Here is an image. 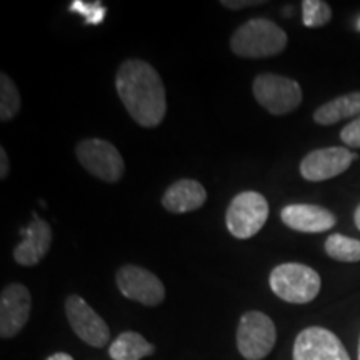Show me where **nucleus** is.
Wrapping results in <instances>:
<instances>
[{
    "mask_svg": "<svg viewBox=\"0 0 360 360\" xmlns=\"http://www.w3.org/2000/svg\"><path fill=\"white\" fill-rule=\"evenodd\" d=\"M354 222H355V227H357L359 231H360V204H359V207H357V209H355V212H354Z\"/></svg>",
    "mask_w": 360,
    "mask_h": 360,
    "instance_id": "obj_26",
    "label": "nucleus"
},
{
    "mask_svg": "<svg viewBox=\"0 0 360 360\" xmlns=\"http://www.w3.org/2000/svg\"><path fill=\"white\" fill-rule=\"evenodd\" d=\"M285 30L276 22L260 17L247 20L231 37V51L244 58L274 57L287 47Z\"/></svg>",
    "mask_w": 360,
    "mask_h": 360,
    "instance_id": "obj_2",
    "label": "nucleus"
},
{
    "mask_svg": "<svg viewBox=\"0 0 360 360\" xmlns=\"http://www.w3.org/2000/svg\"><path fill=\"white\" fill-rule=\"evenodd\" d=\"M20 110V94L7 74L0 75V120L8 122Z\"/></svg>",
    "mask_w": 360,
    "mask_h": 360,
    "instance_id": "obj_19",
    "label": "nucleus"
},
{
    "mask_svg": "<svg viewBox=\"0 0 360 360\" xmlns=\"http://www.w3.org/2000/svg\"><path fill=\"white\" fill-rule=\"evenodd\" d=\"M281 219L292 231L302 233L327 232L337 224L335 215L330 210L314 204H292L283 207Z\"/></svg>",
    "mask_w": 360,
    "mask_h": 360,
    "instance_id": "obj_13",
    "label": "nucleus"
},
{
    "mask_svg": "<svg viewBox=\"0 0 360 360\" xmlns=\"http://www.w3.org/2000/svg\"><path fill=\"white\" fill-rule=\"evenodd\" d=\"M70 11L84 15L85 22H89V24H101L103 20V15H105V7H102L101 2L90 4L75 0V2L70 4Z\"/></svg>",
    "mask_w": 360,
    "mask_h": 360,
    "instance_id": "obj_21",
    "label": "nucleus"
},
{
    "mask_svg": "<svg viewBox=\"0 0 360 360\" xmlns=\"http://www.w3.org/2000/svg\"><path fill=\"white\" fill-rule=\"evenodd\" d=\"M332 20V8L322 0H304L302 2V22L305 27L317 29L327 25Z\"/></svg>",
    "mask_w": 360,
    "mask_h": 360,
    "instance_id": "obj_20",
    "label": "nucleus"
},
{
    "mask_svg": "<svg viewBox=\"0 0 360 360\" xmlns=\"http://www.w3.org/2000/svg\"><path fill=\"white\" fill-rule=\"evenodd\" d=\"M359 360H360V340H359Z\"/></svg>",
    "mask_w": 360,
    "mask_h": 360,
    "instance_id": "obj_27",
    "label": "nucleus"
},
{
    "mask_svg": "<svg viewBox=\"0 0 360 360\" xmlns=\"http://www.w3.org/2000/svg\"><path fill=\"white\" fill-rule=\"evenodd\" d=\"M269 219V202L262 193L240 192L233 197L225 214V225L236 238L245 240L260 232Z\"/></svg>",
    "mask_w": 360,
    "mask_h": 360,
    "instance_id": "obj_5",
    "label": "nucleus"
},
{
    "mask_svg": "<svg viewBox=\"0 0 360 360\" xmlns=\"http://www.w3.org/2000/svg\"><path fill=\"white\" fill-rule=\"evenodd\" d=\"M294 360H350L347 349L334 332L326 327H307L295 337Z\"/></svg>",
    "mask_w": 360,
    "mask_h": 360,
    "instance_id": "obj_10",
    "label": "nucleus"
},
{
    "mask_svg": "<svg viewBox=\"0 0 360 360\" xmlns=\"http://www.w3.org/2000/svg\"><path fill=\"white\" fill-rule=\"evenodd\" d=\"M8 155L6 152V148L0 147V179H6L8 175V170H11V167H8Z\"/></svg>",
    "mask_w": 360,
    "mask_h": 360,
    "instance_id": "obj_24",
    "label": "nucleus"
},
{
    "mask_svg": "<svg viewBox=\"0 0 360 360\" xmlns=\"http://www.w3.org/2000/svg\"><path fill=\"white\" fill-rule=\"evenodd\" d=\"M224 7L232 8V11H237V8H244V7H254V6H262V0H222Z\"/></svg>",
    "mask_w": 360,
    "mask_h": 360,
    "instance_id": "obj_23",
    "label": "nucleus"
},
{
    "mask_svg": "<svg viewBox=\"0 0 360 360\" xmlns=\"http://www.w3.org/2000/svg\"><path fill=\"white\" fill-rule=\"evenodd\" d=\"M277 342V328L272 319L260 310H250L237 326V349L247 360H264Z\"/></svg>",
    "mask_w": 360,
    "mask_h": 360,
    "instance_id": "obj_4",
    "label": "nucleus"
},
{
    "mask_svg": "<svg viewBox=\"0 0 360 360\" xmlns=\"http://www.w3.org/2000/svg\"><path fill=\"white\" fill-rule=\"evenodd\" d=\"M326 252L339 262H360V240L342 233H332L326 240Z\"/></svg>",
    "mask_w": 360,
    "mask_h": 360,
    "instance_id": "obj_18",
    "label": "nucleus"
},
{
    "mask_svg": "<svg viewBox=\"0 0 360 360\" xmlns=\"http://www.w3.org/2000/svg\"><path fill=\"white\" fill-rule=\"evenodd\" d=\"M75 154L80 165L90 175L103 182H119L125 172V164L119 148L103 139H85L79 142Z\"/></svg>",
    "mask_w": 360,
    "mask_h": 360,
    "instance_id": "obj_7",
    "label": "nucleus"
},
{
    "mask_svg": "<svg viewBox=\"0 0 360 360\" xmlns=\"http://www.w3.org/2000/svg\"><path fill=\"white\" fill-rule=\"evenodd\" d=\"M254 97L269 114L285 115L302 103V87L294 79L278 74H260L255 77Z\"/></svg>",
    "mask_w": 360,
    "mask_h": 360,
    "instance_id": "obj_6",
    "label": "nucleus"
},
{
    "mask_svg": "<svg viewBox=\"0 0 360 360\" xmlns=\"http://www.w3.org/2000/svg\"><path fill=\"white\" fill-rule=\"evenodd\" d=\"M115 89L129 115L141 127H159L167 114V97L159 72L141 58H129L120 64Z\"/></svg>",
    "mask_w": 360,
    "mask_h": 360,
    "instance_id": "obj_1",
    "label": "nucleus"
},
{
    "mask_svg": "<svg viewBox=\"0 0 360 360\" xmlns=\"http://www.w3.org/2000/svg\"><path fill=\"white\" fill-rule=\"evenodd\" d=\"M155 352L154 345L139 332H122L112 342L109 355L112 360H142Z\"/></svg>",
    "mask_w": 360,
    "mask_h": 360,
    "instance_id": "obj_17",
    "label": "nucleus"
},
{
    "mask_svg": "<svg viewBox=\"0 0 360 360\" xmlns=\"http://www.w3.org/2000/svg\"><path fill=\"white\" fill-rule=\"evenodd\" d=\"M52 244L51 225L34 214V220L24 232V240L13 250V259L24 267H34L49 254Z\"/></svg>",
    "mask_w": 360,
    "mask_h": 360,
    "instance_id": "obj_14",
    "label": "nucleus"
},
{
    "mask_svg": "<svg viewBox=\"0 0 360 360\" xmlns=\"http://www.w3.org/2000/svg\"><path fill=\"white\" fill-rule=\"evenodd\" d=\"M115 282L120 294L147 307H157L165 299V287L160 278L139 265H122L117 270Z\"/></svg>",
    "mask_w": 360,
    "mask_h": 360,
    "instance_id": "obj_8",
    "label": "nucleus"
},
{
    "mask_svg": "<svg viewBox=\"0 0 360 360\" xmlns=\"http://www.w3.org/2000/svg\"><path fill=\"white\" fill-rule=\"evenodd\" d=\"M347 147H326L309 152L300 162V175L309 182H323L344 174L357 160Z\"/></svg>",
    "mask_w": 360,
    "mask_h": 360,
    "instance_id": "obj_11",
    "label": "nucleus"
},
{
    "mask_svg": "<svg viewBox=\"0 0 360 360\" xmlns=\"http://www.w3.org/2000/svg\"><path fill=\"white\" fill-rule=\"evenodd\" d=\"M32 297L22 283H8L0 295V335L12 339L29 322Z\"/></svg>",
    "mask_w": 360,
    "mask_h": 360,
    "instance_id": "obj_12",
    "label": "nucleus"
},
{
    "mask_svg": "<svg viewBox=\"0 0 360 360\" xmlns=\"http://www.w3.org/2000/svg\"><path fill=\"white\" fill-rule=\"evenodd\" d=\"M47 360H74V357L65 352H57V354H52Z\"/></svg>",
    "mask_w": 360,
    "mask_h": 360,
    "instance_id": "obj_25",
    "label": "nucleus"
},
{
    "mask_svg": "<svg viewBox=\"0 0 360 360\" xmlns=\"http://www.w3.org/2000/svg\"><path fill=\"white\" fill-rule=\"evenodd\" d=\"M360 117V92H350L323 103L314 112V120L319 125H334L345 119Z\"/></svg>",
    "mask_w": 360,
    "mask_h": 360,
    "instance_id": "obj_16",
    "label": "nucleus"
},
{
    "mask_svg": "<svg viewBox=\"0 0 360 360\" xmlns=\"http://www.w3.org/2000/svg\"><path fill=\"white\" fill-rule=\"evenodd\" d=\"M205 200L207 192L200 182L192 179H180L165 191L162 205L167 212L187 214L199 210Z\"/></svg>",
    "mask_w": 360,
    "mask_h": 360,
    "instance_id": "obj_15",
    "label": "nucleus"
},
{
    "mask_svg": "<svg viewBox=\"0 0 360 360\" xmlns=\"http://www.w3.org/2000/svg\"><path fill=\"white\" fill-rule=\"evenodd\" d=\"M270 289L278 299L289 304H309L319 295L321 276L312 267L299 262L277 265L270 272Z\"/></svg>",
    "mask_w": 360,
    "mask_h": 360,
    "instance_id": "obj_3",
    "label": "nucleus"
},
{
    "mask_svg": "<svg viewBox=\"0 0 360 360\" xmlns=\"http://www.w3.org/2000/svg\"><path fill=\"white\" fill-rule=\"evenodd\" d=\"M340 141L349 148H360V117L340 130Z\"/></svg>",
    "mask_w": 360,
    "mask_h": 360,
    "instance_id": "obj_22",
    "label": "nucleus"
},
{
    "mask_svg": "<svg viewBox=\"0 0 360 360\" xmlns=\"http://www.w3.org/2000/svg\"><path fill=\"white\" fill-rule=\"evenodd\" d=\"M65 315L72 330L90 347L102 349L110 340V328L107 322L80 295L67 297Z\"/></svg>",
    "mask_w": 360,
    "mask_h": 360,
    "instance_id": "obj_9",
    "label": "nucleus"
}]
</instances>
